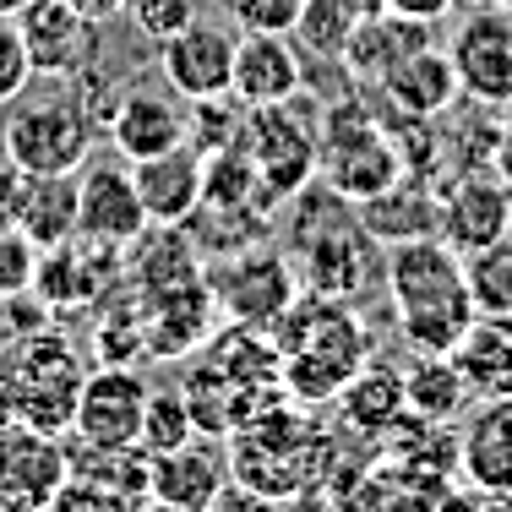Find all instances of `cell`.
<instances>
[{"mask_svg": "<svg viewBox=\"0 0 512 512\" xmlns=\"http://www.w3.org/2000/svg\"><path fill=\"white\" fill-rule=\"evenodd\" d=\"M404 398H409V414L425 425H453L463 420V409L474 404L469 382H463L458 360L453 355H420L404 371Z\"/></svg>", "mask_w": 512, "mask_h": 512, "instance_id": "cell-27", "label": "cell"}, {"mask_svg": "<svg viewBox=\"0 0 512 512\" xmlns=\"http://www.w3.org/2000/svg\"><path fill=\"white\" fill-rule=\"evenodd\" d=\"M126 11L137 17V28L148 33V39L164 44L169 33H180L191 17H197V0H126Z\"/></svg>", "mask_w": 512, "mask_h": 512, "instance_id": "cell-37", "label": "cell"}, {"mask_svg": "<svg viewBox=\"0 0 512 512\" xmlns=\"http://www.w3.org/2000/svg\"><path fill=\"white\" fill-rule=\"evenodd\" d=\"M316 169H322V186L338 191L344 202H365L376 191H387L398 175H409L393 131H382L355 104H338L327 115V131L316 142Z\"/></svg>", "mask_w": 512, "mask_h": 512, "instance_id": "cell-6", "label": "cell"}, {"mask_svg": "<svg viewBox=\"0 0 512 512\" xmlns=\"http://www.w3.org/2000/svg\"><path fill=\"white\" fill-rule=\"evenodd\" d=\"M28 295H0V349H11L17 338H28Z\"/></svg>", "mask_w": 512, "mask_h": 512, "instance_id": "cell-40", "label": "cell"}, {"mask_svg": "<svg viewBox=\"0 0 512 512\" xmlns=\"http://www.w3.org/2000/svg\"><path fill=\"white\" fill-rule=\"evenodd\" d=\"M420 44H431V28H425V22H404V17H393V11H365V22L355 28V39H349V50H344V71L355 82H382L387 71H393L409 50H420Z\"/></svg>", "mask_w": 512, "mask_h": 512, "instance_id": "cell-23", "label": "cell"}, {"mask_svg": "<svg viewBox=\"0 0 512 512\" xmlns=\"http://www.w3.org/2000/svg\"><path fill=\"white\" fill-rule=\"evenodd\" d=\"M507 6H512V0H507Z\"/></svg>", "mask_w": 512, "mask_h": 512, "instance_id": "cell-49", "label": "cell"}, {"mask_svg": "<svg viewBox=\"0 0 512 512\" xmlns=\"http://www.w3.org/2000/svg\"><path fill=\"white\" fill-rule=\"evenodd\" d=\"M109 137L120 158H153L186 142V109L158 88H131L109 115Z\"/></svg>", "mask_w": 512, "mask_h": 512, "instance_id": "cell-20", "label": "cell"}, {"mask_svg": "<svg viewBox=\"0 0 512 512\" xmlns=\"http://www.w3.org/2000/svg\"><path fill=\"white\" fill-rule=\"evenodd\" d=\"M148 207L137 197V180L131 169L115 164H82L77 169V240H93V246H131V240L148 235Z\"/></svg>", "mask_w": 512, "mask_h": 512, "instance_id": "cell-13", "label": "cell"}, {"mask_svg": "<svg viewBox=\"0 0 512 512\" xmlns=\"http://www.w3.org/2000/svg\"><path fill=\"white\" fill-rule=\"evenodd\" d=\"M202 175H207V158L191 142L153 158H131V180H137V197L148 207V224L186 229V218L202 207Z\"/></svg>", "mask_w": 512, "mask_h": 512, "instance_id": "cell-16", "label": "cell"}, {"mask_svg": "<svg viewBox=\"0 0 512 512\" xmlns=\"http://www.w3.org/2000/svg\"><path fill=\"white\" fill-rule=\"evenodd\" d=\"M207 289H213V300L229 311V322L278 327V316L300 300V273L278 251H246L229 267H218V278Z\"/></svg>", "mask_w": 512, "mask_h": 512, "instance_id": "cell-11", "label": "cell"}, {"mask_svg": "<svg viewBox=\"0 0 512 512\" xmlns=\"http://www.w3.org/2000/svg\"><path fill=\"white\" fill-rule=\"evenodd\" d=\"M306 88V66L289 33H240L235 39V77H229V99L262 109V104H289Z\"/></svg>", "mask_w": 512, "mask_h": 512, "instance_id": "cell-14", "label": "cell"}, {"mask_svg": "<svg viewBox=\"0 0 512 512\" xmlns=\"http://www.w3.org/2000/svg\"><path fill=\"white\" fill-rule=\"evenodd\" d=\"M382 99L409 120H442L447 109L458 104V71H453V55L436 50V44H420L387 71L382 82Z\"/></svg>", "mask_w": 512, "mask_h": 512, "instance_id": "cell-19", "label": "cell"}, {"mask_svg": "<svg viewBox=\"0 0 512 512\" xmlns=\"http://www.w3.org/2000/svg\"><path fill=\"white\" fill-rule=\"evenodd\" d=\"M235 39L240 33L224 28L218 17H191L180 33L158 44V71L180 99H218V93H229V77H235Z\"/></svg>", "mask_w": 512, "mask_h": 512, "instance_id": "cell-10", "label": "cell"}, {"mask_svg": "<svg viewBox=\"0 0 512 512\" xmlns=\"http://www.w3.org/2000/svg\"><path fill=\"white\" fill-rule=\"evenodd\" d=\"M66 458H60L55 436L28 431V425H0V485L22 491L28 502H50L55 485L66 480Z\"/></svg>", "mask_w": 512, "mask_h": 512, "instance_id": "cell-22", "label": "cell"}, {"mask_svg": "<svg viewBox=\"0 0 512 512\" xmlns=\"http://www.w3.org/2000/svg\"><path fill=\"white\" fill-rule=\"evenodd\" d=\"M365 6H371V11H382V0H365Z\"/></svg>", "mask_w": 512, "mask_h": 512, "instance_id": "cell-47", "label": "cell"}, {"mask_svg": "<svg viewBox=\"0 0 512 512\" xmlns=\"http://www.w3.org/2000/svg\"><path fill=\"white\" fill-rule=\"evenodd\" d=\"M153 322H148V349L153 355H186L191 344H202L207 338V311H213V289L202 284H180L169 289V295H153Z\"/></svg>", "mask_w": 512, "mask_h": 512, "instance_id": "cell-28", "label": "cell"}, {"mask_svg": "<svg viewBox=\"0 0 512 512\" xmlns=\"http://www.w3.org/2000/svg\"><path fill=\"white\" fill-rule=\"evenodd\" d=\"M39 262L44 251L22 229H0V295H28L39 284Z\"/></svg>", "mask_w": 512, "mask_h": 512, "instance_id": "cell-34", "label": "cell"}, {"mask_svg": "<svg viewBox=\"0 0 512 512\" xmlns=\"http://www.w3.org/2000/svg\"><path fill=\"white\" fill-rule=\"evenodd\" d=\"M463 6H507V0H463Z\"/></svg>", "mask_w": 512, "mask_h": 512, "instance_id": "cell-46", "label": "cell"}, {"mask_svg": "<svg viewBox=\"0 0 512 512\" xmlns=\"http://www.w3.org/2000/svg\"><path fill=\"white\" fill-rule=\"evenodd\" d=\"M289 246H295L300 284L311 295H327V300H355L382 273L376 240L365 235L355 202H344L338 191L306 197L295 207V218H289Z\"/></svg>", "mask_w": 512, "mask_h": 512, "instance_id": "cell-3", "label": "cell"}, {"mask_svg": "<svg viewBox=\"0 0 512 512\" xmlns=\"http://www.w3.org/2000/svg\"><path fill=\"white\" fill-rule=\"evenodd\" d=\"M458 0H382V11H393V17L404 22H425V28H436V22L453 17Z\"/></svg>", "mask_w": 512, "mask_h": 512, "instance_id": "cell-39", "label": "cell"}, {"mask_svg": "<svg viewBox=\"0 0 512 512\" xmlns=\"http://www.w3.org/2000/svg\"><path fill=\"white\" fill-rule=\"evenodd\" d=\"M224 485H229V463L207 442H186L175 453L148 458V502L164 512H207V502Z\"/></svg>", "mask_w": 512, "mask_h": 512, "instance_id": "cell-17", "label": "cell"}, {"mask_svg": "<svg viewBox=\"0 0 512 512\" xmlns=\"http://www.w3.org/2000/svg\"><path fill=\"white\" fill-rule=\"evenodd\" d=\"M93 148H99V126L77 93L11 99V115L0 120V153L22 175H77Z\"/></svg>", "mask_w": 512, "mask_h": 512, "instance_id": "cell-5", "label": "cell"}, {"mask_svg": "<svg viewBox=\"0 0 512 512\" xmlns=\"http://www.w3.org/2000/svg\"><path fill=\"white\" fill-rule=\"evenodd\" d=\"M17 355L0 365V425H28V431L60 436L77 414V355L60 333H28V344H11Z\"/></svg>", "mask_w": 512, "mask_h": 512, "instance_id": "cell-4", "label": "cell"}, {"mask_svg": "<svg viewBox=\"0 0 512 512\" xmlns=\"http://www.w3.org/2000/svg\"><path fill=\"white\" fill-rule=\"evenodd\" d=\"M164 235L153 240L158 251L142 256V267H137V284L148 289V295H169V289H180V284H197V256H191V240L180 235V224H158Z\"/></svg>", "mask_w": 512, "mask_h": 512, "instance_id": "cell-32", "label": "cell"}, {"mask_svg": "<svg viewBox=\"0 0 512 512\" xmlns=\"http://www.w3.org/2000/svg\"><path fill=\"white\" fill-rule=\"evenodd\" d=\"M17 229L39 251L77 240V175H22Z\"/></svg>", "mask_w": 512, "mask_h": 512, "instance_id": "cell-24", "label": "cell"}, {"mask_svg": "<svg viewBox=\"0 0 512 512\" xmlns=\"http://www.w3.org/2000/svg\"><path fill=\"white\" fill-rule=\"evenodd\" d=\"M148 393L131 365H99L93 376H82L77 387V414H71V431L88 453H120V447H137L142 436V414H148Z\"/></svg>", "mask_w": 512, "mask_h": 512, "instance_id": "cell-8", "label": "cell"}, {"mask_svg": "<svg viewBox=\"0 0 512 512\" xmlns=\"http://www.w3.org/2000/svg\"><path fill=\"white\" fill-rule=\"evenodd\" d=\"M453 360L474 398H512V322L474 316V327L458 338Z\"/></svg>", "mask_w": 512, "mask_h": 512, "instance_id": "cell-25", "label": "cell"}, {"mask_svg": "<svg viewBox=\"0 0 512 512\" xmlns=\"http://www.w3.org/2000/svg\"><path fill=\"white\" fill-rule=\"evenodd\" d=\"M22 6H28V0H0V17H17Z\"/></svg>", "mask_w": 512, "mask_h": 512, "instance_id": "cell-45", "label": "cell"}, {"mask_svg": "<svg viewBox=\"0 0 512 512\" xmlns=\"http://www.w3.org/2000/svg\"><path fill=\"white\" fill-rule=\"evenodd\" d=\"M458 71V93L485 109L512 104V6H474L447 44Z\"/></svg>", "mask_w": 512, "mask_h": 512, "instance_id": "cell-9", "label": "cell"}, {"mask_svg": "<svg viewBox=\"0 0 512 512\" xmlns=\"http://www.w3.org/2000/svg\"><path fill=\"white\" fill-rule=\"evenodd\" d=\"M507 240H512V229H507Z\"/></svg>", "mask_w": 512, "mask_h": 512, "instance_id": "cell-48", "label": "cell"}, {"mask_svg": "<svg viewBox=\"0 0 512 512\" xmlns=\"http://www.w3.org/2000/svg\"><path fill=\"white\" fill-rule=\"evenodd\" d=\"M338 409L355 431H393L398 420H409V398H404V371L382 360H365L344 387H338Z\"/></svg>", "mask_w": 512, "mask_h": 512, "instance_id": "cell-26", "label": "cell"}, {"mask_svg": "<svg viewBox=\"0 0 512 512\" xmlns=\"http://www.w3.org/2000/svg\"><path fill=\"white\" fill-rule=\"evenodd\" d=\"M442 512H512V491H507V496L480 491V496H469V502H447Z\"/></svg>", "mask_w": 512, "mask_h": 512, "instance_id": "cell-43", "label": "cell"}, {"mask_svg": "<svg viewBox=\"0 0 512 512\" xmlns=\"http://www.w3.org/2000/svg\"><path fill=\"white\" fill-rule=\"evenodd\" d=\"M28 82H33V60H28V44H22V28L17 17H0V109L22 99Z\"/></svg>", "mask_w": 512, "mask_h": 512, "instance_id": "cell-35", "label": "cell"}, {"mask_svg": "<svg viewBox=\"0 0 512 512\" xmlns=\"http://www.w3.org/2000/svg\"><path fill=\"white\" fill-rule=\"evenodd\" d=\"M387 300H393L398 333L420 355H453L458 338L474 327V300L463 284V256L442 235L398 240L382 256Z\"/></svg>", "mask_w": 512, "mask_h": 512, "instance_id": "cell-1", "label": "cell"}, {"mask_svg": "<svg viewBox=\"0 0 512 512\" xmlns=\"http://www.w3.org/2000/svg\"><path fill=\"white\" fill-rule=\"evenodd\" d=\"M235 148L251 158L256 180L267 186L273 202H289L311 186L316 175V137L289 115V104H262L240 120V137Z\"/></svg>", "mask_w": 512, "mask_h": 512, "instance_id": "cell-7", "label": "cell"}, {"mask_svg": "<svg viewBox=\"0 0 512 512\" xmlns=\"http://www.w3.org/2000/svg\"><path fill=\"white\" fill-rule=\"evenodd\" d=\"M485 169H491L496 180H507V191H512V120H502V126H496V142H491Z\"/></svg>", "mask_w": 512, "mask_h": 512, "instance_id": "cell-42", "label": "cell"}, {"mask_svg": "<svg viewBox=\"0 0 512 512\" xmlns=\"http://www.w3.org/2000/svg\"><path fill=\"white\" fill-rule=\"evenodd\" d=\"M17 202H22V169L0 153V229H17Z\"/></svg>", "mask_w": 512, "mask_h": 512, "instance_id": "cell-41", "label": "cell"}, {"mask_svg": "<svg viewBox=\"0 0 512 512\" xmlns=\"http://www.w3.org/2000/svg\"><path fill=\"white\" fill-rule=\"evenodd\" d=\"M278 327H284L278 376H284V387L300 404H327V398H338V387L371 360L365 327H360L355 311H344V300L306 295L278 316Z\"/></svg>", "mask_w": 512, "mask_h": 512, "instance_id": "cell-2", "label": "cell"}, {"mask_svg": "<svg viewBox=\"0 0 512 512\" xmlns=\"http://www.w3.org/2000/svg\"><path fill=\"white\" fill-rule=\"evenodd\" d=\"M207 512H273V496L251 491V485H240V480H229L224 491L207 502Z\"/></svg>", "mask_w": 512, "mask_h": 512, "instance_id": "cell-38", "label": "cell"}, {"mask_svg": "<svg viewBox=\"0 0 512 512\" xmlns=\"http://www.w3.org/2000/svg\"><path fill=\"white\" fill-rule=\"evenodd\" d=\"M22 44H28L33 77H77L93 44V22L71 11V0H28L17 11Z\"/></svg>", "mask_w": 512, "mask_h": 512, "instance_id": "cell-15", "label": "cell"}, {"mask_svg": "<svg viewBox=\"0 0 512 512\" xmlns=\"http://www.w3.org/2000/svg\"><path fill=\"white\" fill-rule=\"evenodd\" d=\"M306 0H229L240 33H295V17Z\"/></svg>", "mask_w": 512, "mask_h": 512, "instance_id": "cell-36", "label": "cell"}, {"mask_svg": "<svg viewBox=\"0 0 512 512\" xmlns=\"http://www.w3.org/2000/svg\"><path fill=\"white\" fill-rule=\"evenodd\" d=\"M463 284H469L474 316H496L512 322V240L463 251Z\"/></svg>", "mask_w": 512, "mask_h": 512, "instance_id": "cell-30", "label": "cell"}, {"mask_svg": "<svg viewBox=\"0 0 512 512\" xmlns=\"http://www.w3.org/2000/svg\"><path fill=\"white\" fill-rule=\"evenodd\" d=\"M507 229H512V191H507V180L491 175V169L453 175L447 191L436 197V235H442L458 256L507 240Z\"/></svg>", "mask_w": 512, "mask_h": 512, "instance_id": "cell-12", "label": "cell"}, {"mask_svg": "<svg viewBox=\"0 0 512 512\" xmlns=\"http://www.w3.org/2000/svg\"><path fill=\"white\" fill-rule=\"evenodd\" d=\"M365 235L376 246H398V240H420V235H436V191L431 180L420 175H398L387 191L355 202Z\"/></svg>", "mask_w": 512, "mask_h": 512, "instance_id": "cell-21", "label": "cell"}, {"mask_svg": "<svg viewBox=\"0 0 512 512\" xmlns=\"http://www.w3.org/2000/svg\"><path fill=\"white\" fill-rule=\"evenodd\" d=\"M71 11H82V17L99 28V22H115L120 11H126V0H71Z\"/></svg>", "mask_w": 512, "mask_h": 512, "instance_id": "cell-44", "label": "cell"}, {"mask_svg": "<svg viewBox=\"0 0 512 512\" xmlns=\"http://www.w3.org/2000/svg\"><path fill=\"white\" fill-rule=\"evenodd\" d=\"M458 469L474 491H512V398H480L458 431Z\"/></svg>", "mask_w": 512, "mask_h": 512, "instance_id": "cell-18", "label": "cell"}, {"mask_svg": "<svg viewBox=\"0 0 512 512\" xmlns=\"http://www.w3.org/2000/svg\"><path fill=\"white\" fill-rule=\"evenodd\" d=\"M365 0H306L295 17V44L316 60H327V66H338L349 50V39H355V28L365 22Z\"/></svg>", "mask_w": 512, "mask_h": 512, "instance_id": "cell-29", "label": "cell"}, {"mask_svg": "<svg viewBox=\"0 0 512 512\" xmlns=\"http://www.w3.org/2000/svg\"><path fill=\"white\" fill-rule=\"evenodd\" d=\"M44 512H131V502L93 474H66L55 485V496L44 502Z\"/></svg>", "mask_w": 512, "mask_h": 512, "instance_id": "cell-33", "label": "cell"}, {"mask_svg": "<svg viewBox=\"0 0 512 512\" xmlns=\"http://www.w3.org/2000/svg\"><path fill=\"white\" fill-rule=\"evenodd\" d=\"M186 442H197V414H191L186 393H175V387H153L137 447L148 458H158V453H175V447H186Z\"/></svg>", "mask_w": 512, "mask_h": 512, "instance_id": "cell-31", "label": "cell"}]
</instances>
